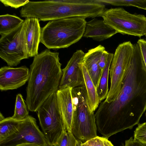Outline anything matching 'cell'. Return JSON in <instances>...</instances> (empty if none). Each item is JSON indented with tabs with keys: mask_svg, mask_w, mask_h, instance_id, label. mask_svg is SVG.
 Returning <instances> with one entry per match:
<instances>
[{
	"mask_svg": "<svg viewBox=\"0 0 146 146\" xmlns=\"http://www.w3.org/2000/svg\"><path fill=\"white\" fill-rule=\"evenodd\" d=\"M133 47L119 93L111 102H102L95 114L97 130L108 139L132 128L146 110V68L138 44Z\"/></svg>",
	"mask_w": 146,
	"mask_h": 146,
	"instance_id": "1",
	"label": "cell"
},
{
	"mask_svg": "<svg viewBox=\"0 0 146 146\" xmlns=\"http://www.w3.org/2000/svg\"><path fill=\"white\" fill-rule=\"evenodd\" d=\"M59 53L46 49L34 57L30 66L25 102L36 112L44 101L59 89L62 75Z\"/></svg>",
	"mask_w": 146,
	"mask_h": 146,
	"instance_id": "2",
	"label": "cell"
},
{
	"mask_svg": "<svg viewBox=\"0 0 146 146\" xmlns=\"http://www.w3.org/2000/svg\"><path fill=\"white\" fill-rule=\"evenodd\" d=\"M86 22L82 17L50 21L41 28L40 42L49 49L68 48L83 36Z\"/></svg>",
	"mask_w": 146,
	"mask_h": 146,
	"instance_id": "3",
	"label": "cell"
},
{
	"mask_svg": "<svg viewBox=\"0 0 146 146\" xmlns=\"http://www.w3.org/2000/svg\"><path fill=\"white\" fill-rule=\"evenodd\" d=\"M73 115L71 132L84 143L97 136L94 112L90 108L85 85L72 88Z\"/></svg>",
	"mask_w": 146,
	"mask_h": 146,
	"instance_id": "4",
	"label": "cell"
},
{
	"mask_svg": "<svg viewBox=\"0 0 146 146\" xmlns=\"http://www.w3.org/2000/svg\"><path fill=\"white\" fill-rule=\"evenodd\" d=\"M40 124L49 146H53L66 130L57 102L56 92L51 94L38 110Z\"/></svg>",
	"mask_w": 146,
	"mask_h": 146,
	"instance_id": "5",
	"label": "cell"
},
{
	"mask_svg": "<svg viewBox=\"0 0 146 146\" xmlns=\"http://www.w3.org/2000/svg\"><path fill=\"white\" fill-rule=\"evenodd\" d=\"M104 23L122 35L141 37L146 29V17L133 14L122 7L106 9L100 16Z\"/></svg>",
	"mask_w": 146,
	"mask_h": 146,
	"instance_id": "6",
	"label": "cell"
},
{
	"mask_svg": "<svg viewBox=\"0 0 146 146\" xmlns=\"http://www.w3.org/2000/svg\"><path fill=\"white\" fill-rule=\"evenodd\" d=\"M1 36L0 57L9 66H17L22 60L29 58L24 21L15 29Z\"/></svg>",
	"mask_w": 146,
	"mask_h": 146,
	"instance_id": "7",
	"label": "cell"
},
{
	"mask_svg": "<svg viewBox=\"0 0 146 146\" xmlns=\"http://www.w3.org/2000/svg\"><path fill=\"white\" fill-rule=\"evenodd\" d=\"M133 48L130 41L119 44L116 48L109 70L110 88L104 102L114 101L119 93Z\"/></svg>",
	"mask_w": 146,
	"mask_h": 146,
	"instance_id": "8",
	"label": "cell"
},
{
	"mask_svg": "<svg viewBox=\"0 0 146 146\" xmlns=\"http://www.w3.org/2000/svg\"><path fill=\"white\" fill-rule=\"evenodd\" d=\"M25 143L49 146L43 133L37 124L36 119L30 115L22 121L15 133L0 142V146H17Z\"/></svg>",
	"mask_w": 146,
	"mask_h": 146,
	"instance_id": "9",
	"label": "cell"
},
{
	"mask_svg": "<svg viewBox=\"0 0 146 146\" xmlns=\"http://www.w3.org/2000/svg\"><path fill=\"white\" fill-rule=\"evenodd\" d=\"M85 54L81 50H77L73 54L66 67L62 69V75L59 89L85 85L81 64Z\"/></svg>",
	"mask_w": 146,
	"mask_h": 146,
	"instance_id": "10",
	"label": "cell"
},
{
	"mask_svg": "<svg viewBox=\"0 0 146 146\" xmlns=\"http://www.w3.org/2000/svg\"><path fill=\"white\" fill-rule=\"evenodd\" d=\"M29 70L25 66L17 68L4 66L0 69L1 91L17 89L28 81Z\"/></svg>",
	"mask_w": 146,
	"mask_h": 146,
	"instance_id": "11",
	"label": "cell"
},
{
	"mask_svg": "<svg viewBox=\"0 0 146 146\" xmlns=\"http://www.w3.org/2000/svg\"><path fill=\"white\" fill-rule=\"evenodd\" d=\"M25 36L29 57L38 54V50L41 35L38 19L35 18H25L24 20Z\"/></svg>",
	"mask_w": 146,
	"mask_h": 146,
	"instance_id": "12",
	"label": "cell"
},
{
	"mask_svg": "<svg viewBox=\"0 0 146 146\" xmlns=\"http://www.w3.org/2000/svg\"><path fill=\"white\" fill-rule=\"evenodd\" d=\"M72 88L58 89L56 92L58 104L66 130L71 132L73 115Z\"/></svg>",
	"mask_w": 146,
	"mask_h": 146,
	"instance_id": "13",
	"label": "cell"
},
{
	"mask_svg": "<svg viewBox=\"0 0 146 146\" xmlns=\"http://www.w3.org/2000/svg\"><path fill=\"white\" fill-rule=\"evenodd\" d=\"M117 32L106 24L103 19L94 18L86 22L83 36L100 41L109 38Z\"/></svg>",
	"mask_w": 146,
	"mask_h": 146,
	"instance_id": "14",
	"label": "cell"
},
{
	"mask_svg": "<svg viewBox=\"0 0 146 146\" xmlns=\"http://www.w3.org/2000/svg\"><path fill=\"white\" fill-rule=\"evenodd\" d=\"M105 50V47L101 45L90 49L85 53L82 61L96 88L98 85L102 74L99 64L100 59Z\"/></svg>",
	"mask_w": 146,
	"mask_h": 146,
	"instance_id": "15",
	"label": "cell"
},
{
	"mask_svg": "<svg viewBox=\"0 0 146 146\" xmlns=\"http://www.w3.org/2000/svg\"><path fill=\"white\" fill-rule=\"evenodd\" d=\"M81 67L89 105L92 111L94 112L97 109L100 103L96 88L89 75L86 66L82 62L81 64Z\"/></svg>",
	"mask_w": 146,
	"mask_h": 146,
	"instance_id": "16",
	"label": "cell"
},
{
	"mask_svg": "<svg viewBox=\"0 0 146 146\" xmlns=\"http://www.w3.org/2000/svg\"><path fill=\"white\" fill-rule=\"evenodd\" d=\"M114 54L109 52L106 66L101 74L96 90L100 103L106 98L109 92L108 75Z\"/></svg>",
	"mask_w": 146,
	"mask_h": 146,
	"instance_id": "17",
	"label": "cell"
},
{
	"mask_svg": "<svg viewBox=\"0 0 146 146\" xmlns=\"http://www.w3.org/2000/svg\"><path fill=\"white\" fill-rule=\"evenodd\" d=\"M24 20L14 15L6 14L0 16V34L7 33L15 29Z\"/></svg>",
	"mask_w": 146,
	"mask_h": 146,
	"instance_id": "18",
	"label": "cell"
},
{
	"mask_svg": "<svg viewBox=\"0 0 146 146\" xmlns=\"http://www.w3.org/2000/svg\"><path fill=\"white\" fill-rule=\"evenodd\" d=\"M22 121L15 120L9 117L0 121V142L15 133Z\"/></svg>",
	"mask_w": 146,
	"mask_h": 146,
	"instance_id": "19",
	"label": "cell"
},
{
	"mask_svg": "<svg viewBox=\"0 0 146 146\" xmlns=\"http://www.w3.org/2000/svg\"><path fill=\"white\" fill-rule=\"evenodd\" d=\"M28 109L22 96L18 94L16 96L14 114L11 117L18 121L24 120L29 115Z\"/></svg>",
	"mask_w": 146,
	"mask_h": 146,
	"instance_id": "20",
	"label": "cell"
},
{
	"mask_svg": "<svg viewBox=\"0 0 146 146\" xmlns=\"http://www.w3.org/2000/svg\"><path fill=\"white\" fill-rule=\"evenodd\" d=\"M100 3L118 6H133L146 10V0H97Z\"/></svg>",
	"mask_w": 146,
	"mask_h": 146,
	"instance_id": "21",
	"label": "cell"
},
{
	"mask_svg": "<svg viewBox=\"0 0 146 146\" xmlns=\"http://www.w3.org/2000/svg\"><path fill=\"white\" fill-rule=\"evenodd\" d=\"M76 141L72 132L66 130L53 146H76Z\"/></svg>",
	"mask_w": 146,
	"mask_h": 146,
	"instance_id": "22",
	"label": "cell"
},
{
	"mask_svg": "<svg viewBox=\"0 0 146 146\" xmlns=\"http://www.w3.org/2000/svg\"><path fill=\"white\" fill-rule=\"evenodd\" d=\"M82 146H113L108 139L104 137H97L91 139L84 143Z\"/></svg>",
	"mask_w": 146,
	"mask_h": 146,
	"instance_id": "23",
	"label": "cell"
},
{
	"mask_svg": "<svg viewBox=\"0 0 146 146\" xmlns=\"http://www.w3.org/2000/svg\"><path fill=\"white\" fill-rule=\"evenodd\" d=\"M134 139L146 145V122L138 125L134 131Z\"/></svg>",
	"mask_w": 146,
	"mask_h": 146,
	"instance_id": "24",
	"label": "cell"
},
{
	"mask_svg": "<svg viewBox=\"0 0 146 146\" xmlns=\"http://www.w3.org/2000/svg\"><path fill=\"white\" fill-rule=\"evenodd\" d=\"M0 1L5 6H10L15 9L24 6L29 1L28 0H0Z\"/></svg>",
	"mask_w": 146,
	"mask_h": 146,
	"instance_id": "25",
	"label": "cell"
},
{
	"mask_svg": "<svg viewBox=\"0 0 146 146\" xmlns=\"http://www.w3.org/2000/svg\"><path fill=\"white\" fill-rule=\"evenodd\" d=\"M137 43L140 47L146 68V40L143 39H140L138 40Z\"/></svg>",
	"mask_w": 146,
	"mask_h": 146,
	"instance_id": "26",
	"label": "cell"
},
{
	"mask_svg": "<svg viewBox=\"0 0 146 146\" xmlns=\"http://www.w3.org/2000/svg\"><path fill=\"white\" fill-rule=\"evenodd\" d=\"M109 52L105 50L102 53L100 57L99 64L102 72L106 66Z\"/></svg>",
	"mask_w": 146,
	"mask_h": 146,
	"instance_id": "27",
	"label": "cell"
},
{
	"mask_svg": "<svg viewBox=\"0 0 146 146\" xmlns=\"http://www.w3.org/2000/svg\"><path fill=\"white\" fill-rule=\"evenodd\" d=\"M124 146H146L136 139H133L132 137L125 141Z\"/></svg>",
	"mask_w": 146,
	"mask_h": 146,
	"instance_id": "28",
	"label": "cell"
},
{
	"mask_svg": "<svg viewBox=\"0 0 146 146\" xmlns=\"http://www.w3.org/2000/svg\"><path fill=\"white\" fill-rule=\"evenodd\" d=\"M17 146H44L40 145L31 143H25L19 145Z\"/></svg>",
	"mask_w": 146,
	"mask_h": 146,
	"instance_id": "29",
	"label": "cell"
},
{
	"mask_svg": "<svg viewBox=\"0 0 146 146\" xmlns=\"http://www.w3.org/2000/svg\"><path fill=\"white\" fill-rule=\"evenodd\" d=\"M82 143H83L81 141L77 140L76 143V146H82Z\"/></svg>",
	"mask_w": 146,
	"mask_h": 146,
	"instance_id": "30",
	"label": "cell"
},
{
	"mask_svg": "<svg viewBox=\"0 0 146 146\" xmlns=\"http://www.w3.org/2000/svg\"><path fill=\"white\" fill-rule=\"evenodd\" d=\"M5 118L3 116L1 113H0V121H1Z\"/></svg>",
	"mask_w": 146,
	"mask_h": 146,
	"instance_id": "31",
	"label": "cell"
},
{
	"mask_svg": "<svg viewBox=\"0 0 146 146\" xmlns=\"http://www.w3.org/2000/svg\"><path fill=\"white\" fill-rule=\"evenodd\" d=\"M144 35L145 36V38H146V29L145 31V34H144Z\"/></svg>",
	"mask_w": 146,
	"mask_h": 146,
	"instance_id": "32",
	"label": "cell"
},
{
	"mask_svg": "<svg viewBox=\"0 0 146 146\" xmlns=\"http://www.w3.org/2000/svg\"></svg>",
	"mask_w": 146,
	"mask_h": 146,
	"instance_id": "33",
	"label": "cell"
}]
</instances>
